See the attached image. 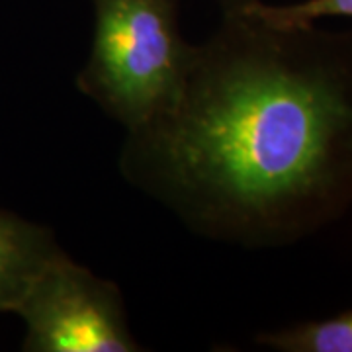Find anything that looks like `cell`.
I'll return each mask as SVG.
<instances>
[{"label": "cell", "instance_id": "6da1fadb", "mask_svg": "<svg viewBox=\"0 0 352 352\" xmlns=\"http://www.w3.org/2000/svg\"><path fill=\"white\" fill-rule=\"evenodd\" d=\"M120 166L210 239L276 249L331 226L352 208V32L223 12Z\"/></svg>", "mask_w": 352, "mask_h": 352}, {"label": "cell", "instance_id": "7a4b0ae2", "mask_svg": "<svg viewBox=\"0 0 352 352\" xmlns=\"http://www.w3.org/2000/svg\"><path fill=\"white\" fill-rule=\"evenodd\" d=\"M94 34L78 90L127 131L173 106L194 45L178 28V0H90Z\"/></svg>", "mask_w": 352, "mask_h": 352}, {"label": "cell", "instance_id": "3957f363", "mask_svg": "<svg viewBox=\"0 0 352 352\" xmlns=\"http://www.w3.org/2000/svg\"><path fill=\"white\" fill-rule=\"evenodd\" d=\"M14 314L25 325V352L143 351L120 288L65 251L39 272Z\"/></svg>", "mask_w": 352, "mask_h": 352}, {"label": "cell", "instance_id": "277c9868", "mask_svg": "<svg viewBox=\"0 0 352 352\" xmlns=\"http://www.w3.org/2000/svg\"><path fill=\"white\" fill-rule=\"evenodd\" d=\"M63 249L51 229L0 208V314H14L32 282Z\"/></svg>", "mask_w": 352, "mask_h": 352}, {"label": "cell", "instance_id": "5b68a950", "mask_svg": "<svg viewBox=\"0 0 352 352\" xmlns=\"http://www.w3.org/2000/svg\"><path fill=\"white\" fill-rule=\"evenodd\" d=\"M256 342L280 352H352V309L329 319L261 333Z\"/></svg>", "mask_w": 352, "mask_h": 352}, {"label": "cell", "instance_id": "8992f818", "mask_svg": "<svg viewBox=\"0 0 352 352\" xmlns=\"http://www.w3.org/2000/svg\"><path fill=\"white\" fill-rule=\"evenodd\" d=\"M245 8L274 25H309L323 18H352V0H302L280 6L256 0Z\"/></svg>", "mask_w": 352, "mask_h": 352}, {"label": "cell", "instance_id": "52a82bcc", "mask_svg": "<svg viewBox=\"0 0 352 352\" xmlns=\"http://www.w3.org/2000/svg\"><path fill=\"white\" fill-rule=\"evenodd\" d=\"M223 8V12H233V10H239V8H245L247 4L251 2H256V0H217Z\"/></svg>", "mask_w": 352, "mask_h": 352}]
</instances>
